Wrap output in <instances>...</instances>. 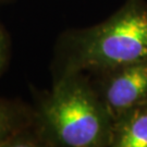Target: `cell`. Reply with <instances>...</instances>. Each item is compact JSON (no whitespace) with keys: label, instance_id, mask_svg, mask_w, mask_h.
<instances>
[{"label":"cell","instance_id":"obj_4","mask_svg":"<svg viewBox=\"0 0 147 147\" xmlns=\"http://www.w3.org/2000/svg\"><path fill=\"white\" fill-rule=\"evenodd\" d=\"M110 147H147V101L113 121Z\"/></svg>","mask_w":147,"mask_h":147},{"label":"cell","instance_id":"obj_6","mask_svg":"<svg viewBox=\"0 0 147 147\" xmlns=\"http://www.w3.org/2000/svg\"><path fill=\"white\" fill-rule=\"evenodd\" d=\"M9 51H10V42L3 27L0 24V75L5 71L9 60Z\"/></svg>","mask_w":147,"mask_h":147},{"label":"cell","instance_id":"obj_2","mask_svg":"<svg viewBox=\"0 0 147 147\" xmlns=\"http://www.w3.org/2000/svg\"><path fill=\"white\" fill-rule=\"evenodd\" d=\"M147 60V1L126 0L107 20L65 37L61 74L102 73Z\"/></svg>","mask_w":147,"mask_h":147},{"label":"cell","instance_id":"obj_7","mask_svg":"<svg viewBox=\"0 0 147 147\" xmlns=\"http://www.w3.org/2000/svg\"><path fill=\"white\" fill-rule=\"evenodd\" d=\"M5 1H8V0H0V3H2V2H5Z\"/></svg>","mask_w":147,"mask_h":147},{"label":"cell","instance_id":"obj_5","mask_svg":"<svg viewBox=\"0 0 147 147\" xmlns=\"http://www.w3.org/2000/svg\"><path fill=\"white\" fill-rule=\"evenodd\" d=\"M34 130V112L19 102L0 98V147H16L19 140Z\"/></svg>","mask_w":147,"mask_h":147},{"label":"cell","instance_id":"obj_3","mask_svg":"<svg viewBox=\"0 0 147 147\" xmlns=\"http://www.w3.org/2000/svg\"><path fill=\"white\" fill-rule=\"evenodd\" d=\"M95 86L113 121L147 101V60L99 73Z\"/></svg>","mask_w":147,"mask_h":147},{"label":"cell","instance_id":"obj_1","mask_svg":"<svg viewBox=\"0 0 147 147\" xmlns=\"http://www.w3.org/2000/svg\"><path fill=\"white\" fill-rule=\"evenodd\" d=\"M112 124L96 87L80 72L60 74L34 112L44 146L110 147Z\"/></svg>","mask_w":147,"mask_h":147}]
</instances>
